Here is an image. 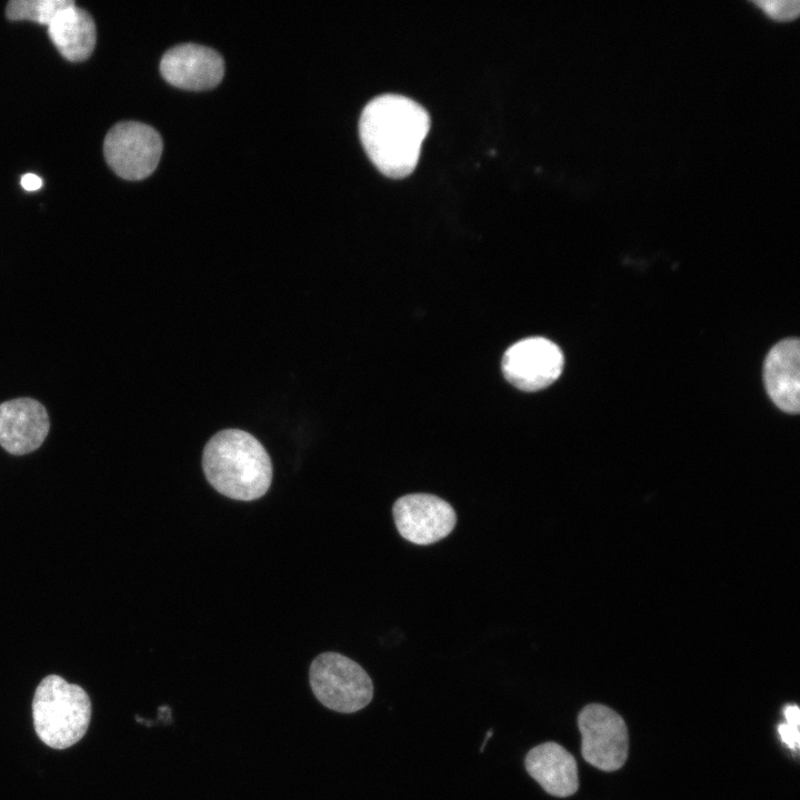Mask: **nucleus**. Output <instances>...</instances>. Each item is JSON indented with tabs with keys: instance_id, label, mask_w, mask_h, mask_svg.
Wrapping results in <instances>:
<instances>
[{
	"instance_id": "1",
	"label": "nucleus",
	"mask_w": 800,
	"mask_h": 800,
	"mask_svg": "<svg viewBox=\"0 0 800 800\" xmlns=\"http://www.w3.org/2000/svg\"><path fill=\"white\" fill-rule=\"evenodd\" d=\"M429 128L428 111L417 101L394 93L371 99L359 120L367 154L391 178H403L413 171Z\"/></svg>"
},
{
	"instance_id": "2",
	"label": "nucleus",
	"mask_w": 800,
	"mask_h": 800,
	"mask_svg": "<svg viewBox=\"0 0 800 800\" xmlns=\"http://www.w3.org/2000/svg\"><path fill=\"white\" fill-rule=\"evenodd\" d=\"M202 468L213 489L234 500L261 498L272 481L267 450L240 429H226L211 437L203 449Z\"/></svg>"
},
{
	"instance_id": "3",
	"label": "nucleus",
	"mask_w": 800,
	"mask_h": 800,
	"mask_svg": "<svg viewBox=\"0 0 800 800\" xmlns=\"http://www.w3.org/2000/svg\"><path fill=\"white\" fill-rule=\"evenodd\" d=\"M32 717L40 740L53 749L76 744L87 732L91 701L83 688L58 674L44 677L38 684Z\"/></svg>"
},
{
	"instance_id": "4",
	"label": "nucleus",
	"mask_w": 800,
	"mask_h": 800,
	"mask_svg": "<svg viewBox=\"0 0 800 800\" xmlns=\"http://www.w3.org/2000/svg\"><path fill=\"white\" fill-rule=\"evenodd\" d=\"M309 681L317 700L340 713H353L373 698V682L352 659L333 651L320 653L309 668Z\"/></svg>"
},
{
	"instance_id": "5",
	"label": "nucleus",
	"mask_w": 800,
	"mask_h": 800,
	"mask_svg": "<svg viewBox=\"0 0 800 800\" xmlns=\"http://www.w3.org/2000/svg\"><path fill=\"white\" fill-rule=\"evenodd\" d=\"M103 153L109 167L121 178L141 180L150 176L162 153V140L152 127L122 121L107 133Z\"/></svg>"
},
{
	"instance_id": "6",
	"label": "nucleus",
	"mask_w": 800,
	"mask_h": 800,
	"mask_svg": "<svg viewBox=\"0 0 800 800\" xmlns=\"http://www.w3.org/2000/svg\"><path fill=\"white\" fill-rule=\"evenodd\" d=\"M581 753L591 766L603 771L620 769L628 757V730L624 720L612 709L590 703L578 716Z\"/></svg>"
},
{
	"instance_id": "7",
	"label": "nucleus",
	"mask_w": 800,
	"mask_h": 800,
	"mask_svg": "<svg viewBox=\"0 0 800 800\" xmlns=\"http://www.w3.org/2000/svg\"><path fill=\"white\" fill-rule=\"evenodd\" d=\"M501 368L506 379L516 388L538 391L559 378L563 354L556 343L546 338H527L504 352Z\"/></svg>"
},
{
	"instance_id": "8",
	"label": "nucleus",
	"mask_w": 800,
	"mask_h": 800,
	"mask_svg": "<svg viewBox=\"0 0 800 800\" xmlns=\"http://www.w3.org/2000/svg\"><path fill=\"white\" fill-rule=\"evenodd\" d=\"M392 514L400 536L419 546L446 538L457 522L451 504L430 493H409L398 498Z\"/></svg>"
},
{
	"instance_id": "9",
	"label": "nucleus",
	"mask_w": 800,
	"mask_h": 800,
	"mask_svg": "<svg viewBox=\"0 0 800 800\" xmlns=\"http://www.w3.org/2000/svg\"><path fill=\"white\" fill-rule=\"evenodd\" d=\"M160 71L174 87L204 90L221 81L224 63L222 57L209 47L181 43L166 51L160 61Z\"/></svg>"
},
{
	"instance_id": "10",
	"label": "nucleus",
	"mask_w": 800,
	"mask_h": 800,
	"mask_svg": "<svg viewBox=\"0 0 800 800\" xmlns=\"http://www.w3.org/2000/svg\"><path fill=\"white\" fill-rule=\"evenodd\" d=\"M50 429L46 408L31 398H18L0 404V446L11 454L37 450Z\"/></svg>"
},
{
	"instance_id": "11",
	"label": "nucleus",
	"mask_w": 800,
	"mask_h": 800,
	"mask_svg": "<svg viewBox=\"0 0 800 800\" xmlns=\"http://www.w3.org/2000/svg\"><path fill=\"white\" fill-rule=\"evenodd\" d=\"M763 379L769 397L784 412L800 409V343L797 338L778 342L768 353Z\"/></svg>"
},
{
	"instance_id": "12",
	"label": "nucleus",
	"mask_w": 800,
	"mask_h": 800,
	"mask_svg": "<svg viewBox=\"0 0 800 800\" xmlns=\"http://www.w3.org/2000/svg\"><path fill=\"white\" fill-rule=\"evenodd\" d=\"M524 767L542 789L553 797L572 796L579 788L577 761L557 742L549 741L530 749L524 758Z\"/></svg>"
},
{
	"instance_id": "13",
	"label": "nucleus",
	"mask_w": 800,
	"mask_h": 800,
	"mask_svg": "<svg viewBox=\"0 0 800 800\" xmlns=\"http://www.w3.org/2000/svg\"><path fill=\"white\" fill-rule=\"evenodd\" d=\"M48 34L60 54L73 62L88 59L97 40L93 18L76 3L53 18L48 26Z\"/></svg>"
},
{
	"instance_id": "14",
	"label": "nucleus",
	"mask_w": 800,
	"mask_h": 800,
	"mask_svg": "<svg viewBox=\"0 0 800 800\" xmlns=\"http://www.w3.org/2000/svg\"><path fill=\"white\" fill-rule=\"evenodd\" d=\"M73 3L72 0H12L7 4L6 17L49 26L61 10Z\"/></svg>"
},
{
	"instance_id": "15",
	"label": "nucleus",
	"mask_w": 800,
	"mask_h": 800,
	"mask_svg": "<svg viewBox=\"0 0 800 800\" xmlns=\"http://www.w3.org/2000/svg\"><path fill=\"white\" fill-rule=\"evenodd\" d=\"M764 16L773 21L784 22L800 13L799 0H750Z\"/></svg>"
},
{
	"instance_id": "16",
	"label": "nucleus",
	"mask_w": 800,
	"mask_h": 800,
	"mask_svg": "<svg viewBox=\"0 0 800 800\" xmlns=\"http://www.w3.org/2000/svg\"><path fill=\"white\" fill-rule=\"evenodd\" d=\"M787 723H782L778 727V731L781 736V740L792 750H797L799 747V722H800V710L796 704H788L783 709Z\"/></svg>"
},
{
	"instance_id": "17",
	"label": "nucleus",
	"mask_w": 800,
	"mask_h": 800,
	"mask_svg": "<svg viewBox=\"0 0 800 800\" xmlns=\"http://www.w3.org/2000/svg\"><path fill=\"white\" fill-rule=\"evenodd\" d=\"M20 183L27 191H36L42 187V180L34 173H26L21 177Z\"/></svg>"
}]
</instances>
